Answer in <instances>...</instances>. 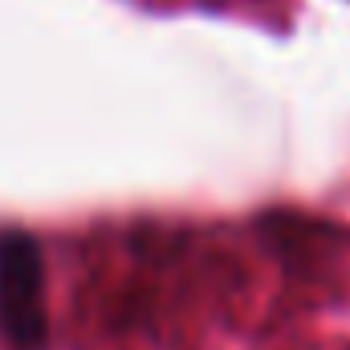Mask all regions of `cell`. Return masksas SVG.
Listing matches in <instances>:
<instances>
[{
  "instance_id": "1",
  "label": "cell",
  "mask_w": 350,
  "mask_h": 350,
  "mask_svg": "<svg viewBox=\"0 0 350 350\" xmlns=\"http://www.w3.org/2000/svg\"><path fill=\"white\" fill-rule=\"evenodd\" d=\"M0 330L21 350L41 347L45 338L41 253L25 232H0Z\"/></svg>"
}]
</instances>
